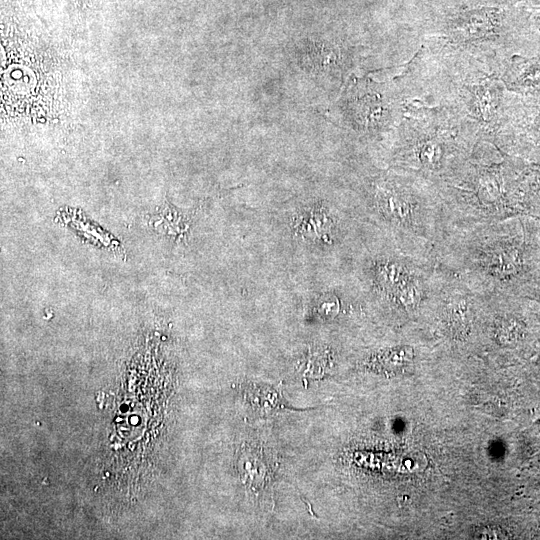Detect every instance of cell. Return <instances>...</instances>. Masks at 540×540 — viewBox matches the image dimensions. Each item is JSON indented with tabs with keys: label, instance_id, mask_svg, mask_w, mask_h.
I'll use <instances>...</instances> for the list:
<instances>
[{
	"label": "cell",
	"instance_id": "3957f363",
	"mask_svg": "<svg viewBox=\"0 0 540 540\" xmlns=\"http://www.w3.org/2000/svg\"><path fill=\"white\" fill-rule=\"evenodd\" d=\"M392 160L433 183L447 178L470 157L475 134L445 109L404 102V117L390 135Z\"/></svg>",
	"mask_w": 540,
	"mask_h": 540
},
{
	"label": "cell",
	"instance_id": "277c9868",
	"mask_svg": "<svg viewBox=\"0 0 540 540\" xmlns=\"http://www.w3.org/2000/svg\"><path fill=\"white\" fill-rule=\"evenodd\" d=\"M344 113L348 126L361 135H391L404 117L403 94L395 80L360 79L348 89Z\"/></svg>",
	"mask_w": 540,
	"mask_h": 540
},
{
	"label": "cell",
	"instance_id": "52a82bcc",
	"mask_svg": "<svg viewBox=\"0 0 540 540\" xmlns=\"http://www.w3.org/2000/svg\"><path fill=\"white\" fill-rule=\"evenodd\" d=\"M296 232L307 240L331 244L334 239L335 219L323 207H312L300 212L294 225Z\"/></svg>",
	"mask_w": 540,
	"mask_h": 540
},
{
	"label": "cell",
	"instance_id": "8fae6325",
	"mask_svg": "<svg viewBox=\"0 0 540 540\" xmlns=\"http://www.w3.org/2000/svg\"><path fill=\"white\" fill-rule=\"evenodd\" d=\"M536 25H537L538 29L540 30V20H536Z\"/></svg>",
	"mask_w": 540,
	"mask_h": 540
},
{
	"label": "cell",
	"instance_id": "30bf717a",
	"mask_svg": "<svg viewBox=\"0 0 540 540\" xmlns=\"http://www.w3.org/2000/svg\"><path fill=\"white\" fill-rule=\"evenodd\" d=\"M535 20H540V0H521Z\"/></svg>",
	"mask_w": 540,
	"mask_h": 540
},
{
	"label": "cell",
	"instance_id": "5b68a950",
	"mask_svg": "<svg viewBox=\"0 0 540 540\" xmlns=\"http://www.w3.org/2000/svg\"><path fill=\"white\" fill-rule=\"evenodd\" d=\"M495 146L509 155L540 164V90L514 93Z\"/></svg>",
	"mask_w": 540,
	"mask_h": 540
},
{
	"label": "cell",
	"instance_id": "7a4b0ae2",
	"mask_svg": "<svg viewBox=\"0 0 540 540\" xmlns=\"http://www.w3.org/2000/svg\"><path fill=\"white\" fill-rule=\"evenodd\" d=\"M395 81L404 102L445 109L479 141L496 144L514 96L499 76L463 57L420 46Z\"/></svg>",
	"mask_w": 540,
	"mask_h": 540
},
{
	"label": "cell",
	"instance_id": "9c48e42d",
	"mask_svg": "<svg viewBox=\"0 0 540 540\" xmlns=\"http://www.w3.org/2000/svg\"><path fill=\"white\" fill-rule=\"evenodd\" d=\"M340 309V303L336 296L327 295L320 299L317 310L319 314L326 318L336 316Z\"/></svg>",
	"mask_w": 540,
	"mask_h": 540
},
{
	"label": "cell",
	"instance_id": "6da1fadb",
	"mask_svg": "<svg viewBox=\"0 0 540 540\" xmlns=\"http://www.w3.org/2000/svg\"><path fill=\"white\" fill-rule=\"evenodd\" d=\"M422 46L501 76L515 55L540 53V30L521 0H435L419 21Z\"/></svg>",
	"mask_w": 540,
	"mask_h": 540
},
{
	"label": "cell",
	"instance_id": "8992f818",
	"mask_svg": "<svg viewBox=\"0 0 540 540\" xmlns=\"http://www.w3.org/2000/svg\"><path fill=\"white\" fill-rule=\"evenodd\" d=\"M500 79L508 91L516 94H529L540 90V53L533 56H513Z\"/></svg>",
	"mask_w": 540,
	"mask_h": 540
},
{
	"label": "cell",
	"instance_id": "ba28073f",
	"mask_svg": "<svg viewBox=\"0 0 540 540\" xmlns=\"http://www.w3.org/2000/svg\"><path fill=\"white\" fill-rule=\"evenodd\" d=\"M496 334L501 343L507 346H516L526 339L528 326L522 315L507 314L498 320Z\"/></svg>",
	"mask_w": 540,
	"mask_h": 540
}]
</instances>
